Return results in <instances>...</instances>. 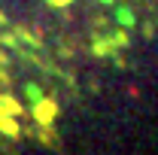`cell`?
<instances>
[{"mask_svg": "<svg viewBox=\"0 0 158 155\" xmlns=\"http://www.w3.org/2000/svg\"><path fill=\"white\" fill-rule=\"evenodd\" d=\"M34 119H37V125L40 128H52L55 125V119H58V103L52 100V97H40V100H34Z\"/></svg>", "mask_w": 158, "mask_h": 155, "instance_id": "1", "label": "cell"}, {"mask_svg": "<svg viewBox=\"0 0 158 155\" xmlns=\"http://www.w3.org/2000/svg\"><path fill=\"white\" fill-rule=\"evenodd\" d=\"M91 52H94L98 58H113L118 49H116V43H113V37H110V40H100V37H94V43H91Z\"/></svg>", "mask_w": 158, "mask_h": 155, "instance_id": "2", "label": "cell"}, {"mask_svg": "<svg viewBox=\"0 0 158 155\" xmlns=\"http://www.w3.org/2000/svg\"><path fill=\"white\" fill-rule=\"evenodd\" d=\"M0 131L6 137H19L21 128H19V116H9V113H0Z\"/></svg>", "mask_w": 158, "mask_h": 155, "instance_id": "3", "label": "cell"}, {"mask_svg": "<svg viewBox=\"0 0 158 155\" xmlns=\"http://www.w3.org/2000/svg\"><path fill=\"white\" fill-rule=\"evenodd\" d=\"M0 110L9 113V116H24V107H21L12 94H0Z\"/></svg>", "mask_w": 158, "mask_h": 155, "instance_id": "4", "label": "cell"}, {"mask_svg": "<svg viewBox=\"0 0 158 155\" xmlns=\"http://www.w3.org/2000/svg\"><path fill=\"white\" fill-rule=\"evenodd\" d=\"M116 24H118V27H128V31H131V27L137 24V15H134V9H128V6H118V9H116Z\"/></svg>", "mask_w": 158, "mask_h": 155, "instance_id": "5", "label": "cell"}, {"mask_svg": "<svg viewBox=\"0 0 158 155\" xmlns=\"http://www.w3.org/2000/svg\"><path fill=\"white\" fill-rule=\"evenodd\" d=\"M113 43H116V49H128V46H131V37H128V27H118L116 34H113Z\"/></svg>", "mask_w": 158, "mask_h": 155, "instance_id": "6", "label": "cell"}, {"mask_svg": "<svg viewBox=\"0 0 158 155\" xmlns=\"http://www.w3.org/2000/svg\"><path fill=\"white\" fill-rule=\"evenodd\" d=\"M24 94L31 97V103H34V100H40V97H43V88H40V85H27V88H24Z\"/></svg>", "mask_w": 158, "mask_h": 155, "instance_id": "7", "label": "cell"}, {"mask_svg": "<svg viewBox=\"0 0 158 155\" xmlns=\"http://www.w3.org/2000/svg\"><path fill=\"white\" fill-rule=\"evenodd\" d=\"M46 3H49V6H58V9H61V6H70L73 0H46Z\"/></svg>", "mask_w": 158, "mask_h": 155, "instance_id": "8", "label": "cell"}, {"mask_svg": "<svg viewBox=\"0 0 158 155\" xmlns=\"http://www.w3.org/2000/svg\"><path fill=\"white\" fill-rule=\"evenodd\" d=\"M0 64H6V55H3V52H0Z\"/></svg>", "mask_w": 158, "mask_h": 155, "instance_id": "9", "label": "cell"}, {"mask_svg": "<svg viewBox=\"0 0 158 155\" xmlns=\"http://www.w3.org/2000/svg\"><path fill=\"white\" fill-rule=\"evenodd\" d=\"M100 3H106V6H110V3H113V0H100Z\"/></svg>", "mask_w": 158, "mask_h": 155, "instance_id": "10", "label": "cell"}]
</instances>
